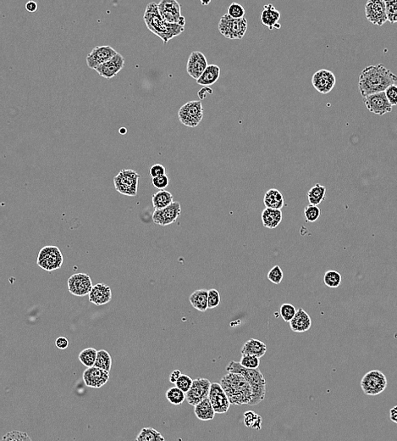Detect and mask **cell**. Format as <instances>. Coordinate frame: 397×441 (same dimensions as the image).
<instances>
[{"label": "cell", "mask_w": 397, "mask_h": 441, "mask_svg": "<svg viewBox=\"0 0 397 441\" xmlns=\"http://www.w3.org/2000/svg\"><path fill=\"white\" fill-rule=\"evenodd\" d=\"M166 398L169 401V403L175 406H180L185 401V393L176 386L169 388V390H167Z\"/></svg>", "instance_id": "37"}, {"label": "cell", "mask_w": 397, "mask_h": 441, "mask_svg": "<svg viewBox=\"0 0 397 441\" xmlns=\"http://www.w3.org/2000/svg\"><path fill=\"white\" fill-rule=\"evenodd\" d=\"M26 10L30 13H34L38 10V4L33 0H30L26 4Z\"/></svg>", "instance_id": "52"}, {"label": "cell", "mask_w": 397, "mask_h": 441, "mask_svg": "<svg viewBox=\"0 0 397 441\" xmlns=\"http://www.w3.org/2000/svg\"><path fill=\"white\" fill-rule=\"evenodd\" d=\"M297 310L292 304H283L279 308V315L281 316L283 320L286 323H290L291 319L295 317Z\"/></svg>", "instance_id": "40"}, {"label": "cell", "mask_w": 397, "mask_h": 441, "mask_svg": "<svg viewBox=\"0 0 397 441\" xmlns=\"http://www.w3.org/2000/svg\"><path fill=\"white\" fill-rule=\"evenodd\" d=\"M389 418L392 422L397 423V406H394L389 411Z\"/></svg>", "instance_id": "54"}, {"label": "cell", "mask_w": 397, "mask_h": 441, "mask_svg": "<svg viewBox=\"0 0 397 441\" xmlns=\"http://www.w3.org/2000/svg\"><path fill=\"white\" fill-rule=\"evenodd\" d=\"M220 77V68L217 65H209L203 75L196 80V84L202 86H210L215 84Z\"/></svg>", "instance_id": "29"}, {"label": "cell", "mask_w": 397, "mask_h": 441, "mask_svg": "<svg viewBox=\"0 0 397 441\" xmlns=\"http://www.w3.org/2000/svg\"><path fill=\"white\" fill-rule=\"evenodd\" d=\"M232 406L249 405L252 401V390L245 377L237 373L226 374L220 381Z\"/></svg>", "instance_id": "3"}, {"label": "cell", "mask_w": 397, "mask_h": 441, "mask_svg": "<svg viewBox=\"0 0 397 441\" xmlns=\"http://www.w3.org/2000/svg\"><path fill=\"white\" fill-rule=\"evenodd\" d=\"M153 185L158 190L166 188L169 184V178L166 174L152 178Z\"/></svg>", "instance_id": "48"}, {"label": "cell", "mask_w": 397, "mask_h": 441, "mask_svg": "<svg viewBox=\"0 0 397 441\" xmlns=\"http://www.w3.org/2000/svg\"><path fill=\"white\" fill-rule=\"evenodd\" d=\"M181 374H181V372L180 370H174L169 375V382L172 383V384H175V382L177 381L178 379L180 378Z\"/></svg>", "instance_id": "53"}, {"label": "cell", "mask_w": 397, "mask_h": 441, "mask_svg": "<svg viewBox=\"0 0 397 441\" xmlns=\"http://www.w3.org/2000/svg\"><path fill=\"white\" fill-rule=\"evenodd\" d=\"M226 371L242 374L248 381L252 390V401L249 406H256L264 400L266 396V380L259 369H246L240 362L232 360L226 368Z\"/></svg>", "instance_id": "4"}, {"label": "cell", "mask_w": 397, "mask_h": 441, "mask_svg": "<svg viewBox=\"0 0 397 441\" xmlns=\"http://www.w3.org/2000/svg\"><path fill=\"white\" fill-rule=\"evenodd\" d=\"M64 257L61 250L54 245H47L41 249L38 253V266L47 272H53L61 267Z\"/></svg>", "instance_id": "7"}, {"label": "cell", "mask_w": 397, "mask_h": 441, "mask_svg": "<svg viewBox=\"0 0 397 441\" xmlns=\"http://www.w3.org/2000/svg\"><path fill=\"white\" fill-rule=\"evenodd\" d=\"M280 17L281 16L279 11L273 5L268 4L267 6H264L263 11L261 13V22L269 30H273L274 28L279 29L281 27L279 23Z\"/></svg>", "instance_id": "23"}, {"label": "cell", "mask_w": 397, "mask_h": 441, "mask_svg": "<svg viewBox=\"0 0 397 441\" xmlns=\"http://www.w3.org/2000/svg\"><path fill=\"white\" fill-rule=\"evenodd\" d=\"M68 290L75 296H86L91 292L93 287L91 277L86 273H76L69 278Z\"/></svg>", "instance_id": "16"}, {"label": "cell", "mask_w": 397, "mask_h": 441, "mask_svg": "<svg viewBox=\"0 0 397 441\" xmlns=\"http://www.w3.org/2000/svg\"><path fill=\"white\" fill-rule=\"evenodd\" d=\"M166 170L165 167L162 164L153 165V167L149 169V174H150L152 178L159 177V176L164 175L166 174Z\"/></svg>", "instance_id": "50"}, {"label": "cell", "mask_w": 397, "mask_h": 441, "mask_svg": "<svg viewBox=\"0 0 397 441\" xmlns=\"http://www.w3.org/2000/svg\"><path fill=\"white\" fill-rule=\"evenodd\" d=\"M247 20L243 18H233L228 14L224 15L221 17L218 24V29L221 35L231 40H240L242 39L247 33Z\"/></svg>", "instance_id": "5"}, {"label": "cell", "mask_w": 397, "mask_h": 441, "mask_svg": "<svg viewBox=\"0 0 397 441\" xmlns=\"http://www.w3.org/2000/svg\"><path fill=\"white\" fill-rule=\"evenodd\" d=\"M143 20L148 29L161 38L164 43L180 35L185 31L184 26L164 21L158 11V4L155 2H151L147 6Z\"/></svg>", "instance_id": "2"}, {"label": "cell", "mask_w": 397, "mask_h": 441, "mask_svg": "<svg viewBox=\"0 0 397 441\" xmlns=\"http://www.w3.org/2000/svg\"><path fill=\"white\" fill-rule=\"evenodd\" d=\"M363 102L370 112L378 116H384L392 111L393 105L389 103L384 92L368 95L363 98Z\"/></svg>", "instance_id": "13"}, {"label": "cell", "mask_w": 397, "mask_h": 441, "mask_svg": "<svg viewBox=\"0 0 397 441\" xmlns=\"http://www.w3.org/2000/svg\"><path fill=\"white\" fill-rule=\"evenodd\" d=\"M209 398L216 414H226L228 412L231 404L220 383H212Z\"/></svg>", "instance_id": "15"}, {"label": "cell", "mask_w": 397, "mask_h": 441, "mask_svg": "<svg viewBox=\"0 0 397 441\" xmlns=\"http://www.w3.org/2000/svg\"><path fill=\"white\" fill-rule=\"evenodd\" d=\"M89 302L95 306H105L112 299V291L105 283H97L91 288L88 295Z\"/></svg>", "instance_id": "22"}, {"label": "cell", "mask_w": 397, "mask_h": 441, "mask_svg": "<svg viewBox=\"0 0 397 441\" xmlns=\"http://www.w3.org/2000/svg\"><path fill=\"white\" fill-rule=\"evenodd\" d=\"M326 190V187L320 185V183H317L316 185L310 188L308 193V199L310 204L319 205L321 204L325 200Z\"/></svg>", "instance_id": "32"}, {"label": "cell", "mask_w": 397, "mask_h": 441, "mask_svg": "<svg viewBox=\"0 0 397 441\" xmlns=\"http://www.w3.org/2000/svg\"><path fill=\"white\" fill-rule=\"evenodd\" d=\"M181 214V206L179 202H173L166 207L154 210L153 218V223L159 226H168L174 224Z\"/></svg>", "instance_id": "14"}, {"label": "cell", "mask_w": 397, "mask_h": 441, "mask_svg": "<svg viewBox=\"0 0 397 441\" xmlns=\"http://www.w3.org/2000/svg\"><path fill=\"white\" fill-rule=\"evenodd\" d=\"M173 199H174V197L172 195L171 193L164 190V189L153 194V196H152V202H153L154 210H159V209L166 207L174 202Z\"/></svg>", "instance_id": "31"}, {"label": "cell", "mask_w": 397, "mask_h": 441, "mask_svg": "<svg viewBox=\"0 0 397 441\" xmlns=\"http://www.w3.org/2000/svg\"><path fill=\"white\" fill-rule=\"evenodd\" d=\"M194 412L201 421H212L216 414L210 398L205 399L194 406Z\"/></svg>", "instance_id": "27"}, {"label": "cell", "mask_w": 397, "mask_h": 441, "mask_svg": "<svg viewBox=\"0 0 397 441\" xmlns=\"http://www.w3.org/2000/svg\"><path fill=\"white\" fill-rule=\"evenodd\" d=\"M336 78L334 73L326 69H321L314 73L312 78V84L317 91L322 94H327L336 86Z\"/></svg>", "instance_id": "17"}, {"label": "cell", "mask_w": 397, "mask_h": 441, "mask_svg": "<svg viewBox=\"0 0 397 441\" xmlns=\"http://www.w3.org/2000/svg\"><path fill=\"white\" fill-rule=\"evenodd\" d=\"M94 366L104 369L105 371L110 372L112 366V357L107 350H97V359Z\"/></svg>", "instance_id": "35"}, {"label": "cell", "mask_w": 397, "mask_h": 441, "mask_svg": "<svg viewBox=\"0 0 397 441\" xmlns=\"http://www.w3.org/2000/svg\"><path fill=\"white\" fill-rule=\"evenodd\" d=\"M125 66V59L121 54H117L110 59L109 61L105 62L96 69L98 74L106 79H111L116 77Z\"/></svg>", "instance_id": "21"}, {"label": "cell", "mask_w": 397, "mask_h": 441, "mask_svg": "<svg viewBox=\"0 0 397 441\" xmlns=\"http://www.w3.org/2000/svg\"><path fill=\"white\" fill-rule=\"evenodd\" d=\"M3 441H27L32 440V438H30L27 433L20 432V431H13L10 433H6V435L4 436L2 438Z\"/></svg>", "instance_id": "44"}, {"label": "cell", "mask_w": 397, "mask_h": 441, "mask_svg": "<svg viewBox=\"0 0 397 441\" xmlns=\"http://www.w3.org/2000/svg\"><path fill=\"white\" fill-rule=\"evenodd\" d=\"M386 376L379 370H372L365 374L361 380V388L367 396H378L387 387Z\"/></svg>", "instance_id": "9"}, {"label": "cell", "mask_w": 397, "mask_h": 441, "mask_svg": "<svg viewBox=\"0 0 397 441\" xmlns=\"http://www.w3.org/2000/svg\"><path fill=\"white\" fill-rule=\"evenodd\" d=\"M208 296L209 290L206 289H198L194 291L189 297L190 305L199 312H205L209 309L208 306Z\"/></svg>", "instance_id": "30"}, {"label": "cell", "mask_w": 397, "mask_h": 441, "mask_svg": "<svg viewBox=\"0 0 397 441\" xmlns=\"http://www.w3.org/2000/svg\"><path fill=\"white\" fill-rule=\"evenodd\" d=\"M208 60L204 53L200 51H194L190 54L188 59L186 70L188 75L197 80L208 67Z\"/></svg>", "instance_id": "20"}, {"label": "cell", "mask_w": 397, "mask_h": 441, "mask_svg": "<svg viewBox=\"0 0 397 441\" xmlns=\"http://www.w3.org/2000/svg\"><path fill=\"white\" fill-rule=\"evenodd\" d=\"M283 214L281 210L265 208L262 213V222L266 229H276L279 224H281Z\"/></svg>", "instance_id": "25"}, {"label": "cell", "mask_w": 397, "mask_h": 441, "mask_svg": "<svg viewBox=\"0 0 397 441\" xmlns=\"http://www.w3.org/2000/svg\"><path fill=\"white\" fill-rule=\"evenodd\" d=\"M365 16L372 24L383 26L388 22L384 0H368L365 6Z\"/></svg>", "instance_id": "12"}, {"label": "cell", "mask_w": 397, "mask_h": 441, "mask_svg": "<svg viewBox=\"0 0 397 441\" xmlns=\"http://www.w3.org/2000/svg\"><path fill=\"white\" fill-rule=\"evenodd\" d=\"M164 439L165 438L163 437L161 433L150 427L142 428L136 438L137 441H164Z\"/></svg>", "instance_id": "33"}, {"label": "cell", "mask_w": 397, "mask_h": 441, "mask_svg": "<svg viewBox=\"0 0 397 441\" xmlns=\"http://www.w3.org/2000/svg\"><path fill=\"white\" fill-rule=\"evenodd\" d=\"M304 215L306 220L309 223L316 222L321 215V210L318 207V205L310 204L304 209Z\"/></svg>", "instance_id": "42"}, {"label": "cell", "mask_w": 397, "mask_h": 441, "mask_svg": "<svg viewBox=\"0 0 397 441\" xmlns=\"http://www.w3.org/2000/svg\"><path fill=\"white\" fill-rule=\"evenodd\" d=\"M263 204L266 208L281 210L282 207L284 205V197L278 189L271 188L264 194Z\"/></svg>", "instance_id": "28"}, {"label": "cell", "mask_w": 397, "mask_h": 441, "mask_svg": "<svg viewBox=\"0 0 397 441\" xmlns=\"http://www.w3.org/2000/svg\"><path fill=\"white\" fill-rule=\"evenodd\" d=\"M211 385L212 383L208 379L194 380L190 390L185 393V401L194 406L205 399L209 398Z\"/></svg>", "instance_id": "11"}, {"label": "cell", "mask_w": 397, "mask_h": 441, "mask_svg": "<svg viewBox=\"0 0 397 441\" xmlns=\"http://www.w3.org/2000/svg\"><path fill=\"white\" fill-rule=\"evenodd\" d=\"M139 178V174L133 170H121L114 178V185L120 194L134 197L137 194Z\"/></svg>", "instance_id": "6"}, {"label": "cell", "mask_w": 397, "mask_h": 441, "mask_svg": "<svg viewBox=\"0 0 397 441\" xmlns=\"http://www.w3.org/2000/svg\"><path fill=\"white\" fill-rule=\"evenodd\" d=\"M97 350L94 348H86L79 354V360L86 368L93 366L97 359Z\"/></svg>", "instance_id": "36"}, {"label": "cell", "mask_w": 397, "mask_h": 441, "mask_svg": "<svg viewBox=\"0 0 397 441\" xmlns=\"http://www.w3.org/2000/svg\"><path fill=\"white\" fill-rule=\"evenodd\" d=\"M110 372L97 366L86 368L83 373V381L87 387L98 389L107 384L110 380Z\"/></svg>", "instance_id": "19"}, {"label": "cell", "mask_w": 397, "mask_h": 441, "mask_svg": "<svg viewBox=\"0 0 397 441\" xmlns=\"http://www.w3.org/2000/svg\"><path fill=\"white\" fill-rule=\"evenodd\" d=\"M384 93L386 94L387 99L389 100V103L393 106L397 105V85L395 84L390 85L387 88Z\"/></svg>", "instance_id": "49"}, {"label": "cell", "mask_w": 397, "mask_h": 441, "mask_svg": "<svg viewBox=\"0 0 397 441\" xmlns=\"http://www.w3.org/2000/svg\"><path fill=\"white\" fill-rule=\"evenodd\" d=\"M245 9L242 5L238 3H232L231 6H229L228 15L231 16L233 18L239 19V18H243L245 16Z\"/></svg>", "instance_id": "46"}, {"label": "cell", "mask_w": 397, "mask_h": 441, "mask_svg": "<svg viewBox=\"0 0 397 441\" xmlns=\"http://www.w3.org/2000/svg\"><path fill=\"white\" fill-rule=\"evenodd\" d=\"M267 352V346L263 342L256 339L247 340L242 349V355H251L257 357H263Z\"/></svg>", "instance_id": "26"}, {"label": "cell", "mask_w": 397, "mask_h": 441, "mask_svg": "<svg viewBox=\"0 0 397 441\" xmlns=\"http://www.w3.org/2000/svg\"><path fill=\"white\" fill-rule=\"evenodd\" d=\"M341 281H342V277L341 273L337 271L330 270L325 272L324 282L325 285H327L329 288H338L339 286L341 285Z\"/></svg>", "instance_id": "38"}, {"label": "cell", "mask_w": 397, "mask_h": 441, "mask_svg": "<svg viewBox=\"0 0 397 441\" xmlns=\"http://www.w3.org/2000/svg\"><path fill=\"white\" fill-rule=\"evenodd\" d=\"M220 304V293L217 289L211 288L209 290L208 296V306L209 309H213L215 307H219Z\"/></svg>", "instance_id": "47"}, {"label": "cell", "mask_w": 397, "mask_h": 441, "mask_svg": "<svg viewBox=\"0 0 397 441\" xmlns=\"http://www.w3.org/2000/svg\"><path fill=\"white\" fill-rule=\"evenodd\" d=\"M242 366L248 369H258L260 366V358L251 355H242L239 361Z\"/></svg>", "instance_id": "41"}, {"label": "cell", "mask_w": 397, "mask_h": 441, "mask_svg": "<svg viewBox=\"0 0 397 441\" xmlns=\"http://www.w3.org/2000/svg\"><path fill=\"white\" fill-rule=\"evenodd\" d=\"M192 383H193V380L190 376L185 375V374H181L174 385H175L176 387L179 388L182 391L186 393L188 390H190L191 385H192Z\"/></svg>", "instance_id": "45"}, {"label": "cell", "mask_w": 397, "mask_h": 441, "mask_svg": "<svg viewBox=\"0 0 397 441\" xmlns=\"http://www.w3.org/2000/svg\"><path fill=\"white\" fill-rule=\"evenodd\" d=\"M158 7L164 21L185 27V19L181 14V6L176 0H161L158 4Z\"/></svg>", "instance_id": "10"}, {"label": "cell", "mask_w": 397, "mask_h": 441, "mask_svg": "<svg viewBox=\"0 0 397 441\" xmlns=\"http://www.w3.org/2000/svg\"><path fill=\"white\" fill-rule=\"evenodd\" d=\"M117 52L110 46L95 47L86 56V65L90 69L96 70L100 65L112 59Z\"/></svg>", "instance_id": "18"}, {"label": "cell", "mask_w": 397, "mask_h": 441, "mask_svg": "<svg viewBox=\"0 0 397 441\" xmlns=\"http://www.w3.org/2000/svg\"><path fill=\"white\" fill-rule=\"evenodd\" d=\"M283 277H284V273H283L280 266H278V265L274 266L268 273V279L276 285H279V283L282 282Z\"/></svg>", "instance_id": "43"}, {"label": "cell", "mask_w": 397, "mask_h": 441, "mask_svg": "<svg viewBox=\"0 0 397 441\" xmlns=\"http://www.w3.org/2000/svg\"><path fill=\"white\" fill-rule=\"evenodd\" d=\"M262 422L263 418L260 415L257 414L252 411H247L244 413V424L246 427L257 430H260L262 428Z\"/></svg>", "instance_id": "34"}, {"label": "cell", "mask_w": 397, "mask_h": 441, "mask_svg": "<svg viewBox=\"0 0 397 441\" xmlns=\"http://www.w3.org/2000/svg\"><path fill=\"white\" fill-rule=\"evenodd\" d=\"M397 76L384 65H369L364 68L359 76L358 89L362 98L386 90L388 87L395 84Z\"/></svg>", "instance_id": "1"}, {"label": "cell", "mask_w": 397, "mask_h": 441, "mask_svg": "<svg viewBox=\"0 0 397 441\" xmlns=\"http://www.w3.org/2000/svg\"><path fill=\"white\" fill-rule=\"evenodd\" d=\"M387 20L389 23H397V0H384Z\"/></svg>", "instance_id": "39"}, {"label": "cell", "mask_w": 397, "mask_h": 441, "mask_svg": "<svg viewBox=\"0 0 397 441\" xmlns=\"http://www.w3.org/2000/svg\"><path fill=\"white\" fill-rule=\"evenodd\" d=\"M204 118V106L201 101L193 100L183 105L178 112L180 123L186 127H196Z\"/></svg>", "instance_id": "8"}, {"label": "cell", "mask_w": 397, "mask_h": 441, "mask_svg": "<svg viewBox=\"0 0 397 441\" xmlns=\"http://www.w3.org/2000/svg\"><path fill=\"white\" fill-rule=\"evenodd\" d=\"M312 326V319L303 308H299L295 317L290 322V329L295 333H304L309 330Z\"/></svg>", "instance_id": "24"}, {"label": "cell", "mask_w": 397, "mask_h": 441, "mask_svg": "<svg viewBox=\"0 0 397 441\" xmlns=\"http://www.w3.org/2000/svg\"><path fill=\"white\" fill-rule=\"evenodd\" d=\"M55 344H56L57 348L59 349V350H65L69 346L70 341L65 337H59L56 339V341H55Z\"/></svg>", "instance_id": "51"}, {"label": "cell", "mask_w": 397, "mask_h": 441, "mask_svg": "<svg viewBox=\"0 0 397 441\" xmlns=\"http://www.w3.org/2000/svg\"><path fill=\"white\" fill-rule=\"evenodd\" d=\"M200 1H201L203 6H208V5H210V2H211V0H200Z\"/></svg>", "instance_id": "55"}]
</instances>
